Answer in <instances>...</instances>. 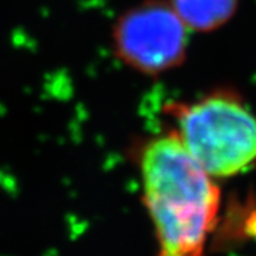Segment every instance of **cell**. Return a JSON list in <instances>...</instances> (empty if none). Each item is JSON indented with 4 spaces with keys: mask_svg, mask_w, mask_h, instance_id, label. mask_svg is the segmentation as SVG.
I'll return each mask as SVG.
<instances>
[{
    "mask_svg": "<svg viewBox=\"0 0 256 256\" xmlns=\"http://www.w3.org/2000/svg\"><path fill=\"white\" fill-rule=\"evenodd\" d=\"M184 24L195 32L224 26L236 12L239 0H168Z\"/></svg>",
    "mask_w": 256,
    "mask_h": 256,
    "instance_id": "4",
    "label": "cell"
},
{
    "mask_svg": "<svg viewBox=\"0 0 256 256\" xmlns=\"http://www.w3.org/2000/svg\"><path fill=\"white\" fill-rule=\"evenodd\" d=\"M138 162L158 256H205L220 205L215 178L192 158L174 130L150 140Z\"/></svg>",
    "mask_w": 256,
    "mask_h": 256,
    "instance_id": "1",
    "label": "cell"
},
{
    "mask_svg": "<svg viewBox=\"0 0 256 256\" xmlns=\"http://www.w3.org/2000/svg\"><path fill=\"white\" fill-rule=\"evenodd\" d=\"M188 28L170 2L144 0L122 13L112 28L120 62L146 76L162 74L182 63Z\"/></svg>",
    "mask_w": 256,
    "mask_h": 256,
    "instance_id": "3",
    "label": "cell"
},
{
    "mask_svg": "<svg viewBox=\"0 0 256 256\" xmlns=\"http://www.w3.org/2000/svg\"><path fill=\"white\" fill-rule=\"evenodd\" d=\"M178 138L214 178L238 175L256 162V116L229 94L174 104Z\"/></svg>",
    "mask_w": 256,
    "mask_h": 256,
    "instance_id": "2",
    "label": "cell"
}]
</instances>
